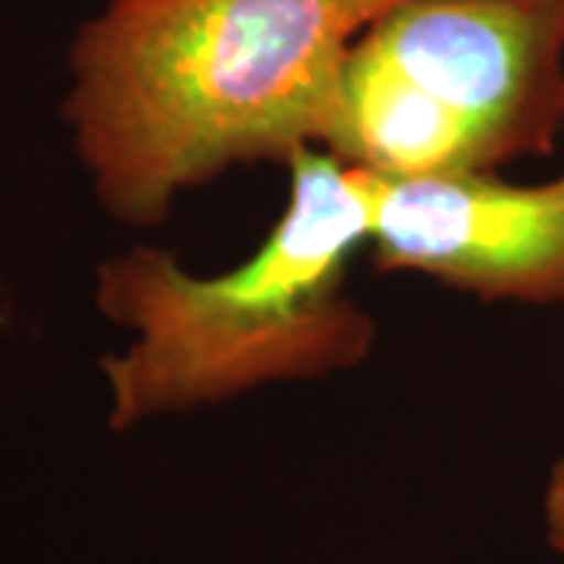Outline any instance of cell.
<instances>
[{
  "label": "cell",
  "instance_id": "4",
  "mask_svg": "<svg viewBox=\"0 0 564 564\" xmlns=\"http://www.w3.org/2000/svg\"><path fill=\"white\" fill-rule=\"evenodd\" d=\"M373 261L484 302H564V173L508 182L499 173L423 180L373 176Z\"/></svg>",
  "mask_w": 564,
  "mask_h": 564
},
{
  "label": "cell",
  "instance_id": "6",
  "mask_svg": "<svg viewBox=\"0 0 564 564\" xmlns=\"http://www.w3.org/2000/svg\"><path fill=\"white\" fill-rule=\"evenodd\" d=\"M380 3H383L386 10H389V7H392V3H399V0H380Z\"/></svg>",
  "mask_w": 564,
  "mask_h": 564
},
{
  "label": "cell",
  "instance_id": "5",
  "mask_svg": "<svg viewBox=\"0 0 564 564\" xmlns=\"http://www.w3.org/2000/svg\"><path fill=\"white\" fill-rule=\"evenodd\" d=\"M543 521L545 540L564 558V452L549 470V484H545L543 496Z\"/></svg>",
  "mask_w": 564,
  "mask_h": 564
},
{
  "label": "cell",
  "instance_id": "2",
  "mask_svg": "<svg viewBox=\"0 0 564 564\" xmlns=\"http://www.w3.org/2000/svg\"><path fill=\"white\" fill-rule=\"evenodd\" d=\"M285 170V210L242 263L195 273L154 245L98 263V311L132 336L101 358L110 430L323 380L370 358L377 321L345 282L370 248L373 176L323 148H304Z\"/></svg>",
  "mask_w": 564,
  "mask_h": 564
},
{
  "label": "cell",
  "instance_id": "3",
  "mask_svg": "<svg viewBox=\"0 0 564 564\" xmlns=\"http://www.w3.org/2000/svg\"><path fill=\"white\" fill-rule=\"evenodd\" d=\"M564 135V0H399L355 39L323 151L377 180L499 173Z\"/></svg>",
  "mask_w": 564,
  "mask_h": 564
},
{
  "label": "cell",
  "instance_id": "1",
  "mask_svg": "<svg viewBox=\"0 0 564 564\" xmlns=\"http://www.w3.org/2000/svg\"><path fill=\"white\" fill-rule=\"evenodd\" d=\"M380 0H107L69 47L63 122L107 217L158 226L192 188L323 148Z\"/></svg>",
  "mask_w": 564,
  "mask_h": 564
}]
</instances>
